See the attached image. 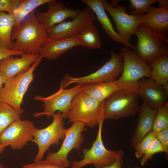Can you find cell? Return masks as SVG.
Returning <instances> with one entry per match:
<instances>
[{"label": "cell", "instance_id": "cell-1", "mask_svg": "<svg viewBox=\"0 0 168 168\" xmlns=\"http://www.w3.org/2000/svg\"><path fill=\"white\" fill-rule=\"evenodd\" d=\"M35 10L30 13L18 27L13 30L12 50L24 54L40 55L41 48L48 39L46 30L37 20Z\"/></svg>", "mask_w": 168, "mask_h": 168}, {"label": "cell", "instance_id": "cell-2", "mask_svg": "<svg viewBox=\"0 0 168 168\" xmlns=\"http://www.w3.org/2000/svg\"><path fill=\"white\" fill-rule=\"evenodd\" d=\"M101 102L82 91L77 93L73 97L67 112L63 116L70 123L80 122L85 126L93 128L98 125L104 119L103 105Z\"/></svg>", "mask_w": 168, "mask_h": 168}, {"label": "cell", "instance_id": "cell-3", "mask_svg": "<svg viewBox=\"0 0 168 168\" xmlns=\"http://www.w3.org/2000/svg\"><path fill=\"white\" fill-rule=\"evenodd\" d=\"M124 64L122 75L115 82L121 89L138 93L139 79L151 78V70L148 64L141 59L134 50L124 47L120 52Z\"/></svg>", "mask_w": 168, "mask_h": 168}, {"label": "cell", "instance_id": "cell-4", "mask_svg": "<svg viewBox=\"0 0 168 168\" xmlns=\"http://www.w3.org/2000/svg\"><path fill=\"white\" fill-rule=\"evenodd\" d=\"M42 58L40 55L28 71L7 79L0 90V102L12 107L21 115L24 113L21 105L24 95L34 80V71Z\"/></svg>", "mask_w": 168, "mask_h": 168}, {"label": "cell", "instance_id": "cell-5", "mask_svg": "<svg viewBox=\"0 0 168 168\" xmlns=\"http://www.w3.org/2000/svg\"><path fill=\"white\" fill-rule=\"evenodd\" d=\"M110 60L100 68L87 76L80 77H73L69 74H65L60 83V88L65 89L73 83L80 84L97 83L115 81L122 73L124 60L120 52L115 53L111 51Z\"/></svg>", "mask_w": 168, "mask_h": 168}, {"label": "cell", "instance_id": "cell-6", "mask_svg": "<svg viewBox=\"0 0 168 168\" xmlns=\"http://www.w3.org/2000/svg\"><path fill=\"white\" fill-rule=\"evenodd\" d=\"M105 119H102L98 125L96 140L90 149H82L83 158L79 161H75L71 163V168H82L85 165L93 164L95 168H99L109 165L123 157L124 152L122 150L112 151L106 149L103 144L102 136L103 124Z\"/></svg>", "mask_w": 168, "mask_h": 168}, {"label": "cell", "instance_id": "cell-7", "mask_svg": "<svg viewBox=\"0 0 168 168\" xmlns=\"http://www.w3.org/2000/svg\"><path fill=\"white\" fill-rule=\"evenodd\" d=\"M138 93L122 89L110 95L105 101L103 113L105 119H118L136 114L139 109Z\"/></svg>", "mask_w": 168, "mask_h": 168}, {"label": "cell", "instance_id": "cell-8", "mask_svg": "<svg viewBox=\"0 0 168 168\" xmlns=\"http://www.w3.org/2000/svg\"><path fill=\"white\" fill-rule=\"evenodd\" d=\"M52 116L53 121L49 126L42 129L36 128L34 131L32 142L37 145L38 148L34 161L42 160L50 146L58 145L65 137L67 129L64 127L62 113L58 111Z\"/></svg>", "mask_w": 168, "mask_h": 168}, {"label": "cell", "instance_id": "cell-9", "mask_svg": "<svg viewBox=\"0 0 168 168\" xmlns=\"http://www.w3.org/2000/svg\"><path fill=\"white\" fill-rule=\"evenodd\" d=\"M84 123L77 122L66 130L65 137L59 150L56 152H50L45 160L62 168L70 166V163L68 158V155L73 149L79 151L84 139L82 134L86 131Z\"/></svg>", "mask_w": 168, "mask_h": 168}, {"label": "cell", "instance_id": "cell-10", "mask_svg": "<svg viewBox=\"0 0 168 168\" xmlns=\"http://www.w3.org/2000/svg\"><path fill=\"white\" fill-rule=\"evenodd\" d=\"M134 35L138 40L134 51L147 63L161 56L168 54L167 44L142 24L138 26Z\"/></svg>", "mask_w": 168, "mask_h": 168}, {"label": "cell", "instance_id": "cell-11", "mask_svg": "<svg viewBox=\"0 0 168 168\" xmlns=\"http://www.w3.org/2000/svg\"><path fill=\"white\" fill-rule=\"evenodd\" d=\"M96 19L92 10L86 6L71 20L64 21L46 30L48 38L55 40L76 36L85 27L93 24Z\"/></svg>", "mask_w": 168, "mask_h": 168}, {"label": "cell", "instance_id": "cell-12", "mask_svg": "<svg viewBox=\"0 0 168 168\" xmlns=\"http://www.w3.org/2000/svg\"><path fill=\"white\" fill-rule=\"evenodd\" d=\"M105 11L114 20L118 33L128 41L135 34L138 26L141 24L144 14L129 15L126 12V7L124 5H113L106 0H102Z\"/></svg>", "mask_w": 168, "mask_h": 168}, {"label": "cell", "instance_id": "cell-13", "mask_svg": "<svg viewBox=\"0 0 168 168\" xmlns=\"http://www.w3.org/2000/svg\"><path fill=\"white\" fill-rule=\"evenodd\" d=\"M80 85L77 84L74 87L68 89H59L55 93L48 97L40 95L35 96L34 100L43 103L44 110L42 112H37L33 114L34 117L46 115L50 118L58 111L63 116L68 110L72 101L75 96L80 91Z\"/></svg>", "mask_w": 168, "mask_h": 168}, {"label": "cell", "instance_id": "cell-14", "mask_svg": "<svg viewBox=\"0 0 168 168\" xmlns=\"http://www.w3.org/2000/svg\"><path fill=\"white\" fill-rule=\"evenodd\" d=\"M36 128L34 122L18 119L11 124L0 136V144L9 146L13 150H19L32 142Z\"/></svg>", "mask_w": 168, "mask_h": 168}, {"label": "cell", "instance_id": "cell-15", "mask_svg": "<svg viewBox=\"0 0 168 168\" xmlns=\"http://www.w3.org/2000/svg\"><path fill=\"white\" fill-rule=\"evenodd\" d=\"M47 4L48 9L47 11L35 14L37 20L46 30L68 18H73L80 11L68 8L62 2L56 0H51Z\"/></svg>", "mask_w": 168, "mask_h": 168}, {"label": "cell", "instance_id": "cell-16", "mask_svg": "<svg viewBox=\"0 0 168 168\" xmlns=\"http://www.w3.org/2000/svg\"><path fill=\"white\" fill-rule=\"evenodd\" d=\"M139 96L151 109L157 110L168 103V95L163 86L151 78L139 81Z\"/></svg>", "mask_w": 168, "mask_h": 168}, {"label": "cell", "instance_id": "cell-17", "mask_svg": "<svg viewBox=\"0 0 168 168\" xmlns=\"http://www.w3.org/2000/svg\"><path fill=\"white\" fill-rule=\"evenodd\" d=\"M141 24L168 44V9L151 7L144 14Z\"/></svg>", "mask_w": 168, "mask_h": 168}, {"label": "cell", "instance_id": "cell-18", "mask_svg": "<svg viewBox=\"0 0 168 168\" xmlns=\"http://www.w3.org/2000/svg\"><path fill=\"white\" fill-rule=\"evenodd\" d=\"M81 2L89 7L94 12L105 33L114 42L124 45L134 50L135 46L121 37L114 30L103 7L102 0H82Z\"/></svg>", "mask_w": 168, "mask_h": 168}, {"label": "cell", "instance_id": "cell-19", "mask_svg": "<svg viewBox=\"0 0 168 168\" xmlns=\"http://www.w3.org/2000/svg\"><path fill=\"white\" fill-rule=\"evenodd\" d=\"M39 56L24 54L20 58H15L14 56L5 58L0 61V71L7 79L12 78L21 72L28 71Z\"/></svg>", "mask_w": 168, "mask_h": 168}, {"label": "cell", "instance_id": "cell-20", "mask_svg": "<svg viewBox=\"0 0 168 168\" xmlns=\"http://www.w3.org/2000/svg\"><path fill=\"white\" fill-rule=\"evenodd\" d=\"M78 46L75 36L55 40L48 38L41 48L40 55L49 60H55L68 50Z\"/></svg>", "mask_w": 168, "mask_h": 168}, {"label": "cell", "instance_id": "cell-21", "mask_svg": "<svg viewBox=\"0 0 168 168\" xmlns=\"http://www.w3.org/2000/svg\"><path fill=\"white\" fill-rule=\"evenodd\" d=\"M156 110L151 109L143 102L139 109L138 122L131 140L132 147H134L152 131Z\"/></svg>", "mask_w": 168, "mask_h": 168}, {"label": "cell", "instance_id": "cell-22", "mask_svg": "<svg viewBox=\"0 0 168 168\" xmlns=\"http://www.w3.org/2000/svg\"><path fill=\"white\" fill-rule=\"evenodd\" d=\"M79 85L80 91L101 102L105 101L115 91L121 89L115 81Z\"/></svg>", "mask_w": 168, "mask_h": 168}, {"label": "cell", "instance_id": "cell-23", "mask_svg": "<svg viewBox=\"0 0 168 168\" xmlns=\"http://www.w3.org/2000/svg\"><path fill=\"white\" fill-rule=\"evenodd\" d=\"M15 24L13 15L0 12V46L12 50L14 42L11 35Z\"/></svg>", "mask_w": 168, "mask_h": 168}, {"label": "cell", "instance_id": "cell-24", "mask_svg": "<svg viewBox=\"0 0 168 168\" xmlns=\"http://www.w3.org/2000/svg\"><path fill=\"white\" fill-rule=\"evenodd\" d=\"M75 36L79 46L91 49H99L101 47L97 28L94 24L85 27Z\"/></svg>", "mask_w": 168, "mask_h": 168}, {"label": "cell", "instance_id": "cell-25", "mask_svg": "<svg viewBox=\"0 0 168 168\" xmlns=\"http://www.w3.org/2000/svg\"><path fill=\"white\" fill-rule=\"evenodd\" d=\"M151 78L160 85L168 84V54L161 56L148 64Z\"/></svg>", "mask_w": 168, "mask_h": 168}, {"label": "cell", "instance_id": "cell-26", "mask_svg": "<svg viewBox=\"0 0 168 168\" xmlns=\"http://www.w3.org/2000/svg\"><path fill=\"white\" fill-rule=\"evenodd\" d=\"M50 0H21L13 12V15L15 19V24L13 30L17 28L26 16L37 7L47 4Z\"/></svg>", "mask_w": 168, "mask_h": 168}, {"label": "cell", "instance_id": "cell-27", "mask_svg": "<svg viewBox=\"0 0 168 168\" xmlns=\"http://www.w3.org/2000/svg\"><path fill=\"white\" fill-rule=\"evenodd\" d=\"M21 115L12 107L0 102V136L13 122L21 119Z\"/></svg>", "mask_w": 168, "mask_h": 168}, {"label": "cell", "instance_id": "cell-28", "mask_svg": "<svg viewBox=\"0 0 168 168\" xmlns=\"http://www.w3.org/2000/svg\"><path fill=\"white\" fill-rule=\"evenodd\" d=\"M168 128V103L158 109L156 113L152 131L157 133Z\"/></svg>", "mask_w": 168, "mask_h": 168}, {"label": "cell", "instance_id": "cell-29", "mask_svg": "<svg viewBox=\"0 0 168 168\" xmlns=\"http://www.w3.org/2000/svg\"><path fill=\"white\" fill-rule=\"evenodd\" d=\"M128 7L130 14L136 15L147 13L151 5L158 2V0H129Z\"/></svg>", "mask_w": 168, "mask_h": 168}, {"label": "cell", "instance_id": "cell-30", "mask_svg": "<svg viewBox=\"0 0 168 168\" xmlns=\"http://www.w3.org/2000/svg\"><path fill=\"white\" fill-rule=\"evenodd\" d=\"M156 138V133L152 131L134 147L135 156L138 158H141Z\"/></svg>", "mask_w": 168, "mask_h": 168}, {"label": "cell", "instance_id": "cell-31", "mask_svg": "<svg viewBox=\"0 0 168 168\" xmlns=\"http://www.w3.org/2000/svg\"><path fill=\"white\" fill-rule=\"evenodd\" d=\"M159 152L165 153V150L162 145L156 138L141 157L140 161L141 165H144L148 160L152 159L154 154Z\"/></svg>", "mask_w": 168, "mask_h": 168}, {"label": "cell", "instance_id": "cell-32", "mask_svg": "<svg viewBox=\"0 0 168 168\" xmlns=\"http://www.w3.org/2000/svg\"><path fill=\"white\" fill-rule=\"evenodd\" d=\"M21 0H0V12H7L13 15Z\"/></svg>", "mask_w": 168, "mask_h": 168}, {"label": "cell", "instance_id": "cell-33", "mask_svg": "<svg viewBox=\"0 0 168 168\" xmlns=\"http://www.w3.org/2000/svg\"><path fill=\"white\" fill-rule=\"evenodd\" d=\"M156 138L160 142L165 150V157H168V128L156 133Z\"/></svg>", "mask_w": 168, "mask_h": 168}, {"label": "cell", "instance_id": "cell-34", "mask_svg": "<svg viewBox=\"0 0 168 168\" xmlns=\"http://www.w3.org/2000/svg\"><path fill=\"white\" fill-rule=\"evenodd\" d=\"M22 167L23 168H62L45 160L25 164Z\"/></svg>", "mask_w": 168, "mask_h": 168}, {"label": "cell", "instance_id": "cell-35", "mask_svg": "<svg viewBox=\"0 0 168 168\" xmlns=\"http://www.w3.org/2000/svg\"><path fill=\"white\" fill-rule=\"evenodd\" d=\"M24 53L22 52L9 49L0 46V61L3 58L11 56L21 55Z\"/></svg>", "mask_w": 168, "mask_h": 168}, {"label": "cell", "instance_id": "cell-36", "mask_svg": "<svg viewBox=\"0 0 168 168\" xmlns=\"http://www.w3.org/2000/svg\"><path fill=\"white\" fill-rule=\"evenodd\" d=\"M123 163V157H121L109 165L99 168H122Z\"/></svg>", "mask_w": 168, "mask_h": 168}, {"label": "cell", "instance_id": "cell-37", "mask_svg": "<svg viewBox=\"0 0 168 168\" xmlns=\"http://www.w3.org/2000/svg\"><path fill=\"white\" fill-rule=\"evenodd\" d=\"M159 7L168 9V1L167 0H158Z\"/></svg>", "mask_w": 168, "mask_h": 168}, {"label": "cell", "instance_id": "cell-38", "mask_svg": "<svg viewBox=\"0 0 168 168\" xmlns=\"http://www.w3.org/2000/svg\"><path fill=\"white\" fill-rule=\"evenodd\" d=\"M7 79L4 74L0 71V90Z\"/></svg>", "mask_w": 168, "mask_h": 168}, {"label": "cell", "instance_id": "cell-39", "mask_svg": "<svg viewBox=\"0 0 168 168\" xmlns=\"http://www.w3.org/2000/svg\"><path fill=\"white\" fill-rule=\"evenodd\" d=\"M6 147L7 146L5 145L0 144V155L3 152Z\"/></svg>", "mask_w": 168, "mask_h": 168}, {"label": "cell", "instance_id": "cell-40", "mask_svg": "<svg viewBox=\"0 0 168 168\" xmlns=\"http://www.w3.org/2000/svg\"><path fill=\"white\" fill-rule=\"evenodd\" d=\"M163 87L165 91L168 94V84L163 86Z\"/></svg>", "mask_w": 168, "mask_h": 168}, {"label": "cell", "instance_id": "cell-41", "mask_svg": "<svg viewBox=\"0 0 168 168\" xmlns=\"http://www.w3.org/2000/svg\"><path fill=\"white\" fill-rule=\"evenodd\" d=\"M0 168H5L3 165L0 162Z\"/></svg>", "mask_w": 168, "mask_h": 168}, {"label": "cell", "instance_id": "cell-42", "mask_svg": "<svg viewBox=\"0 0 168 168\" xmlns=\"http://www.w3.org/2000/svg\"><path fill=\"white\" fill-rule=\"evenodd\" d=\"M133 168H140L138 166H136L134 167Z\"/></svg>", "mask_w": 168, "mask_h": 168}]
</instances>
